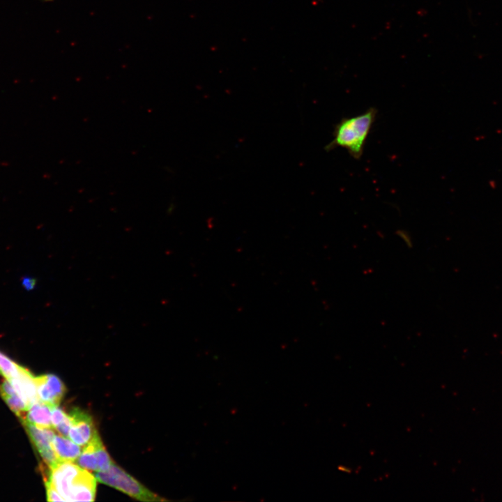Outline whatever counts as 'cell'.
<instances>
[{"instance_id": "cell-1", "label": "cell", "mask_w": 502, "mask_h": 502, "mask_svg": "<svg viewBox=\"0 0 502 502\" xmlns=\"http://www.w3.org/2000/svg\"><path fill=\"white\" fill-rule=\"evenodd\" d=\"M49 481L65 501H93L96 478L71 461H59L49 468Z\"/></svg>"}, {"instance_id": "cell-2", "label": "cell", "mask_w": 502, "mask_h": 502, "mask_svg": "<svg viewBox=\"0 0 502 502\" xmlns=\"http://www.w3.org/2000/svg\"><path fill=\"white\" fill-rule=\"evenodd\" d=\"M377 113L375 107H370L359 115L343 118L335 125L333 138L326 146L325 150L330 151L337 147L344 148L352 158L359 160L363 154L367 138Z\"/></svg>"}, {"instance_id": "cell-3", "label": "cell", "mask_w": 502, "mask_h": 502, "mask_svg": "<svg viewBox=\"0 0 502 502\" xmlns=\"http://www.w3.org/2000/svg\"><path fill=\"white\" fill-rule=\"evenodd\" d=\"M96 480L142 501H165L148 489L114 462L105 471H97Z\"/></svg>"}, {"instance_id": "cell-4", "label": "cell", "mask_w": 502, "mask_h": 502, "mask_svg": "<svg viewBox=\"0 0 502 502\" xmlns=\"http://www.w3.org/2000/svg\"><path fill=\"white\" fill-rule=\"evenodd\" d=\"M77 462L81 467L93 471L107 470L113 462L106 450L99 434L83 447Z\"/></svg>"}, {"instance_id": "cell-5", "label": "cell", "mask_w": 502, "mask_h": 502, "mask_svg": "<svg viewBox=\"0 0 502 502\" xmlns=\"http://www.w3.org/2000/svg\"><path fill=\"white\" fill-rule=\"evenodd\" d=\"M71 426L68 437L80 446H85L98 433L92 416L80 409L73 407L68 413Z\"/></svg>"}, {"instance_id": "cell-6", "label": "cell", "mask_w": 502, "mask_h": 502, "mask_svg": "<svg viewBox=\"0 0 502 502\" xmlns=\"http://www.w3.org/2000/svg\"><path fill=\"white\" fill-rule=\"evenodd\" d=\"M22 423L34 446L48 467L50 468L59 462L52 446V441L55 435L52 428H40L24 420H22Z\"/></svg>"}, {"instance_id": "cell-7", "label": "cell", "mask_w": 502, "mask_h": 502, "mask_svg": "<svg viewBox=\"0 0 502 502\" xmlns=\"http://www.w3.org/2000/svg\"><path fill=\"white\" fill-rule=\"evenodd\" d=\"M35 381L39 400L50 405H59L66 391L63 381L52 374L36 376Z\"/></svg>"}, {"instance_id": "cell-8", "label": "cell", "mask_w": 502, "mask_h": 502, "mask_svg": "<svg viewBox=\"0 0 502 502\" xmlns=\"http://www.w3.org/2000/svg\"><path fill=\"white\" fill-rule=\"evenodd\" d=\"M9 381L29 408L33 404L40 401L37 393L35 376L26 368L22 367L20 374Z\"/></svg>"}, {"instance_id": "cell-9", "label": "cell", "mask_w": 502, "mask_h": 502, "mask_svg": "<svg viewBox=\"0 0 502 502\" xmlns=\"http://www.w3.org/2000/svg\"><path fill=\"white\" fill-rule=\"evenodd\" d=\"M24 420L40 428H52L51 405L38 401L29 406Z\"/></svg>"}, {"instance_id": "cell-10", "label": "cell", "mask_w": 502, "mask_h": 502, "mask_svg": "<svg viewBox=\"0 0 502 502\" xmlns=\"http://www.w3.org/2000/svg\"><path fill=\"white\" fill-rule=\"evenodd\" d=\"M52 446L60 461L73 462L82 452L80 446L62 435L55 434Z\"/></svg>"}, {"instance_id": "cell-11", "label": "cell", "mask_w": 502, "mask_h": 502, "mask_svg": "<svg viewBox=\"0 0 502 502\" xmlns=\"http://www.w3.org/2000/svg\"><path fill=\"white\" fill-rule=\"evenodd\" d=\"M22 367V366L0 353V371L6 379L9 380L16 377L20 374Z\"/></svg>"}, {"instance_id": "cell-12", "label": "cell", "mask_w": 502, "mask_h": 502, "mask_svg": "<svg viewBox=\"0 0 502 502\" xmlns=\"http://www.w3.org/2000/svg\"><path fill=\"white\" fill-rule=\"evenodd\" d=\"M68 417V414L59 405H51V421L54 429Z\"/></svg>"}, {"instance_id": "cell-13", "label": "cell", "mask_w": 502, "mask_h": 502, "mask_svg": "<svg viewBox=\"0 0 502 502\" xmlns=\"http://www.w3.org/2000/svg\"><path fill=\"white\" fill-rule=\"evenodd\" d=\"M47 500L49 501H65L56 489L47 480L45 481Z\"/></svg>"}, {"instance_id": "cell-14", "label": "cell", "mask_w": 502, "mask_h": 502, "mask_svg": "<svg viewBox=\"0 0 502 502\" xmlns=\"http://www.w3.org/2000/svg\"><path fill=\"white\" fill-rule=\"evenodd\" d=\"M398 235L402 239H403V241L407 245H411V238L406 233L401 231L400 233H398Z\"/></svg>"}, {"instance_id": "cell-15", "label": "cell", "mask_w": 502, "mask_h": 502, "mask_svg": "<svg viewBox=\"0 0 502 502\" xmlns=\"http://www.w3.org/2000/svg\"><path fill=\"white\" fill-rule=\"evenodd\" d=\"M0 374H1V371H0Z\"/></svg>"}]
</instances>
